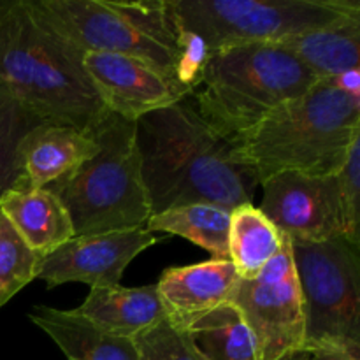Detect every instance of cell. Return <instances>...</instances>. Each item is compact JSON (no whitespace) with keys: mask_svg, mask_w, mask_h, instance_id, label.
Returning <instances> with one entry per match:
<instances>
[{"mask_svg":"<svg viewBox=\"0 0 360 360\" xmlns=\"http://www.w3.org/2000/svg\"><path fill=\"white\" fill-rule=\"evenodd\" d=\"M299 360H360V357L338 348H319L306 352Z\"/></svg>","mask_w":360,"mask_h":360,"instance_id":"cell-27","label":"cell"},{"mask_svg":"<svg viewBox=\"0 0 360 360\" xmlns=\"http://www.w3.org/2000/svg\"><path fill=\"white\" fill-rule=\"evenodd\" d=\"M176 39H178V58H176L174 76L186 90L193 94L202 79L204 67L210 60L211 51L199 35L178 25H176Z\"/></svg>","mask_w":360,"mask_h":360,"instance_id":"cell-25","label":"cell"},{"mask_svg":"<svg viewBox=\"0 0 360 360\" xmlns=\"http://www.w3.org/2000/svg\"><path fill=\"white\" fill-rule=\"evenodd\" d=\"M186 333L207 360H257L250 329L231 302L193 320Z\"/></svg>","mask_w":360,"mask_h":360,"instance_id":"cell-21","label":"cell"},{"mask_svg":"<svg viewBox=\"0 0 360 360\" xmlns=\"http://www.w3.org/2000/svg\"><path fill=\"white\" fill-rule=\"evenodd\" d=\"M28 316L55 341L67 360H137L132 338L101 330L76 309L35 306Z\"/></svg>","mask_w":360,"mask_h":360,"instance_id":"cell-17","label":"cell"},{"mask_svg":"<svg viewBox=\"0 0 360 360\" xmlns=\"http://www.w3.org/2000/svg\"><path fill=\"white\" fill-rule=\"evenodd\" d=\"M0 211L39 260L74 238L69 213L48 188H30L18 183L0 197Z\"/></svg>","mask_w":360,"mask_h":360,"instance_id":"cell-15","label":"cell"},{"mask_svg":"<svg viewBox=\"0 0 360 360\" xmlns=\"http://www.w3.org/2000/svg\"><path fill=\"white\" fill-rule=\"evenodd\" d=\"M81 60L30 0H0V91L30 115L91 132L108 111Z\"/></svg>","mask_w":360,"mask_h":360,"instance_id":"cell-2","label":"cell"},{"mask_svg":"<svg viewBox=\"0 0 360 360\" xmlns=\"http://www.w3.org/2000/svg\"><path fill=\"white\" fill-rule=\"evenodd\" d=\"M81 63L105 111L129 122L192 95L172 74L136 56L86 53Z\"/></svg>","mask_w":360,"mask_h":360,"instance_id":"cell-11","label":"cell"},{"mask_svg":"<svg viewBox=\"0 0 360 360\" xmlns=\"http://www.w3.org/2000/svg\"><path fill=\"white\" fill-rule=\"evenodd\" d=\"M360 137V98L320 79L232 141L238 162L262 185L281 172L336 176Z\"/></svg>","mask_w":360,"mask_h":360,"instance_id":"cell-3","label":"cell"},{"mask_svg":"<svg viewBox=\"0 0 360 360\" xmlns=\"http://www.w3.org/2000/svg\"><path fill=\"white\" fill-rule=\"evenodd\" d=\"M274 44L290 53L319 79H333L360 67V14Z\"/></svg>","mask_w":360,"mask_h":360,"instance_id":"cell-18","label":"cell"},{"mask_svg":"<svg viewBox=\"0 0 360 360\" xmlns=\"http://www.w3.org/2000/svg\"><path fill=\"white\" fill-rule=\"evenodd\" d=\"M41 120L0 91V197L21 181L20 146Z\"/></svg>","mask_w":360,"mask_h":360,"instance_id":"cell-23","label":"cell"},{"mask_svg":"<svg viewBox=\"0 0 360 360\" xmlns=\"http://www.w3.org/2000/svg\"><path fill=\"white\" fill-rule=\"evenodd\" d=\"M241 281L231 260L211 259L192 266L171 267L158 280L157 292L165 319L186 327L199 316L231 302Z\"/></svg>","mask_w":360,"mask_h":360,"instance_id":"cell-13","label":"cell"},{"mask_svg":"<svg viewBox=\"0 0 360 360\" xmlns=\"http://www.w3.org/2000/svg\"><path fill=\"white\" fill-rule=\"evenodd\" d=\"M231 304L253 338L257 360H299L306 354V326L292 245L283 236L278 255L253 280L238 283Z\"/></svg>","mask_w":360,"mask_h":360,"instance_id":"cell-9","label":"cell"},{"mask_svg":"<svg viewBox=\"0 0 360 360\" xmlns=\"http://www.w3.org/2000/svg\"><path fill=\"white\" fill-rule=\"evenodd\" d=\"M98 151L46 188L69 213L76 236L136 231L151 217L136 122L105 112L91 129Z\"/></svg>","mask_w":360,"mask_h":360,"instance_id":"cell-5","label":"cell"},{"mask_svg":"<svg viewBox=\"0 0 360 360\" xmlns=\"http://www.w3.org/2000/svg\"><path fill=\"white\" fill-rule=\"evenodd\" d=\"M345 218H347L348 241L359 245L360 225V137L354 141L343 169L338 172Z\"/></svg>","mask_w":360,"mask_h":360,"instance_id":"cell-26","label":"cell"},{"mask_svg":"<svg viewBox=\"0 0 360 360\" xmlns=\"http://www.w3.org/2000/svg\"><path fill=\"white\" fill-rule=\"evenodd\" d=\"M229 225L231 211L217 204L197 202L151 214L148 232H167L188 239L207 250L213 259L229 260Z\"/></svg>","mask_w":360,"mask_h":360,"instance_id":"cell-20","label":"cell"},{"mask_svg":"<svg viewBox=\"0 0 360 360\" xmlns=\"http://www.w3.org/2000/svg\"><path fill=\"white\" fill-rule=\"evenodd\" d=\"M137 360H207L183 327L167 319L132 338Z\"/></svg>","mask_w":360,"mask_h":360,"instance_id":"cell-24","label":"cell"},{"mask_svg":"<svg viewBox=\"0 0 360 360\" xmlns=\"http://www.w3.org/2000/svg\"><path fill=\"white\" fill-rule=\"evenodd\" d=\"M76 311L101 330L123 338L137 336L165 319L157 285L90 288L88 297Z\"/></svg>","mask_w":360,"mask_h":360,"instance_id":"cell-16","label":"cell"},{"mask_svg":"<svg viewBox=\"0 0 360 360\" xmlns=\"http://www.w3.org/2000/svg\"><path fill=\"white\" fill-rule=\"evenodd\" d=\"M283 236L253 204L231 211L229 260L241 280H253L278 255Z\"/></svg>","mask_w":360,"mask_h":360,"instance_id":"cell-19","label":"cell"},{"mask_svg":"<svg viewBox=\"0 0 360 360\" xmlns=\"http://www.w3.org/2000/svg\"><path fill=\"white\" fill-rule=\"evenodd\" d=\"M136 129L151 214L197 202L229 211L253 204L255 176L200 116L192 95L143 116Z\"/></svg>","mask_w":360,"mask_h":360,"instance_id":"cell-1","label":"cell"},{"mask_svg":"<svg viewBox=\"0 0 360 360\" xmlns=\"http://www.w3.org/2000/svg\"><path fill=\"white\" fill-rule=\"evenodd\" d=\"M39 257L0 211V308L37 276Z\"/></svg>","mask_w":360,"mask_h":360,"instance_id":"cell-22","label":"cell"},{"mask_svg":"<svg viewBox=\"0 0 360 360\" xmlns=\"http://www.w3.org/2000/svg\"><path fill=\"white\" fill-rule=\"evenodd\" d=\"M304 308L306 352L338 348L360 357V253L347 238L290 243Z\"/></svg>","mask_w":360,"mask_h":360,"instance_id":"cell-8","label":"cell"},{"mask_svg":"<svg viewBox=\"0 0 360 360\" xmlns=\"http://www.w3.org/2000/svg\"><path fill=\"white\" fill-rule=\"evenodd\" d=\"M30 4L39 18L81 56L86 53L136 56L174 76L178 39L167 0H30Z\"/></svg>","mask_w":360,"mask_h":360,"instance_id":"cell-6","label":"cell"},{"mask_svg":"<svg viewBox=\"0 0 360 360\" xmlns=\"http://www.w3.org/2000/svg\"><path fill=\"white\" fill-rule=\"evenodd\" d=\"M333 79L348 95L360 98V69L348 70V72L340 74V76L333 77Z\"/></svg>","mask_w":360,"mask_h":360,"instance_id":"cell-28","label":"cell"},{"mask_svg":"<svg viewBox=\"0 0 360 360\" xmlns=\"http://www.w3.org/2000/svg\"><path fill=\"white\" fill-rule=\"evenodd\" d=\"M155 243L157 239L146 229L76 236L39 260L35 278L49 288L63 283L115 287L127 266Z\"/></svg>","mask_w":360,"mask_h":360,"instance_id":"cell-12","label":"cell"},{"mask_svg":"<svg viewBox=\"0 0 360 360\" xmlns=\"http://www.w3.org/2000/svg\"><path fill=\"white\" fill-rule=\"evenodd\" d=\"M97 151L98 144L91 132L60 123H37L21 141L20 183L30 188H46Z\"/></svg>","mask_w":360,"mask_h":360,"instance_id":"cell-14","label":"cell"},{"mask_svg":"<svg viewBox=\"0 0 360 360\" xmlns=\"http://www.w3.org/2000/svg\"><path fill=\"white\" fill-rule=\"evenodd\" d=\"M259 207L290 243L347 238V218L336 176L281 172L262 183Z\"/></svg>","mask_w":360,"mask_h":360,"instance_id":"cell-10","label":"cell"},{"mask_svg":"<svg viewBox=\"0 0 360 360\" xmlns=\"http://www.w3.org/2000/svg\"><path fill=\"white\" fill-rule=\"evenodd\" d=\"M178 27L210 51L252 42H280L360 14L355 0H167Z\"/></svg>","mask_w":360,"mask_h":360,"instance_id":"cell-7","label":"cell"},{"mask_svg":"<svg viewBox=\"0 0 360 360\" xmlns=\"http://www.w3.org/2000/svg\"><path fill=\"white\" fill-rule=\"evenodd\" d=\"M316 81L274 42H252L211 53L192 97L200 116L232 143Z\"/></svg>","mask_w":360,"mask_h":360,"instance_id":"cell-4","label":"cell"}]
</instances>
